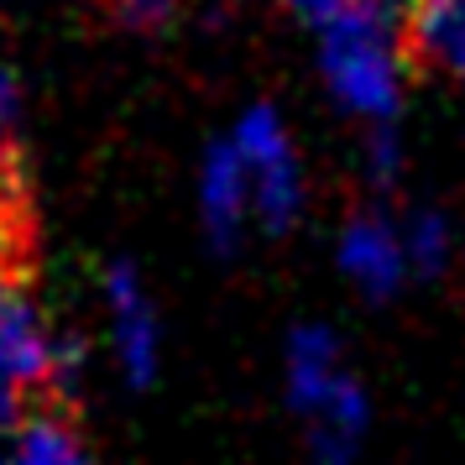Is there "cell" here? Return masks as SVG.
Here are the masks:
<instances>
[{
  "mask_svg": "<svg viewBox=\"0 0 465 465\" xmlns=\"http://www.w3.org/2000/svg\"><path fill=\"white\" fill-rule=\"evenodd\" d=\"M288 402L309 434V455L319 465H351L366 440V387L345 366L340 340L324 324H303L288 340Z\"/></svg>",
  "mask_w": 465,
  "mask_h": 465,
  "instance_id": "cell-1",
  "label": "cell"
},
{
  "mask_svg": "<svg viewBox=\"0 0 465 465\" xmlns=\"http://www.w3.org/2000/svg\"><path fill=\"white\" fill-rule=\"evenodd\" d=\"M402 58V22H392V0H356L324 26V68L356 110H392Z\"/></svg>",
  "mask_w": 465,
  "mask_h": 465,
  "instance_id": "cell-2",
  "label": "cell"
},
{
  "mask_svg": "<svg viewBox=\"0 0 465 465\" xmlns=\"http://www.w3.org/2000/svg\"><path fill=\"white\" fill-rule=\"evenodd\" d=\"M68 366L74 361L47 330L26 282H5L0 288V419L47 408L58 381L68 377Z\"/></svg>",
  "mask_w": 465,
  "mask_h": 465,
  "instance_id": "cell-3",
  "label": "cell"
},
{
  "mask_svg": "<svg viewBox=\"0 0 465 465\" xmlns=\"http://www.w3.org/2000/svg\"><path fill=\"white\" fill-rule=\"evenodd\" d=\"M231 147L241 152V168H246V183H252V204L262 210V220L272 231H282L298 210V173H293V157H288L277 115L272 110H252Z\"/></svg>",
  "mask_w": 465,
  "mask_h": 465,
  "instance_id": "cell-4",
  "label": "cell"
},
{
  "mask_svg": "<svg viewBox=\"0 0 465 465\" xmlns=\"http://www.w3.org/2000/svg\"><path fill=\"white\" fill-rule=\"evenodd\" d=\"M402 58L413 68L465 84V0H408Z\"/></svg>",
  "mask_w": 465,
  "mask_h": 465,
  "instance_id": "cell-5",
  "label": "cell"
},
{
  "mask_svg": "<svg viewBox=\"0 0 465 465\" xmlns=\"http://www.w3.org/2000/svg\"><path fill=\"white\" fill-rule=\"evenodd\" d=\"M0 465H94V455L64 413L32 408L0 419Z\"/></svg>",
  "mask_w": 465,
  "mask_h": 465,
  "instance_id": "cell-6",
  "label": "cell"
},
{
  "mask_svg": "<svg viewBox=\"0 0 465 465\" xmlns=\"http://www.w3.org/2000/svg\"><path fill=\"white\" fill-rule=\"evenodd\" d=\"M110 340H115L121 371L131 381H152V371H157V314H152L131 267L110 272Z\"/></svg>",
  "mask_w": 465,
  "mask_h": 465,
  "instance_id": "cell-7",
  "label": "cell"
},
{
  "mask_svg": "<svg viewBox=\"0 0 465 465\" xmlns=\"http://www.w3.org/2000/svg\"><path fill=\"white\" fill-rule=\"evenodd\" d=\"M340 267L345 277L366 288L371 298H387L402 282V267H408V246L398 241V231H387L381 220H356L345 241H340Z\"/></svg>",
  "mask_w": 465,
  "mask_h": 465,
  "instance_id": "cell-8",
  "label": "cell"
},
{
  "mask_svg": "<svg viewBox=\"0 0 465 465\" xmlns=\"http://www.w3.org/2000/svg\"><path fill=\"white\" fill-rule=\"evenodd\" d=\"M246 199H252V183H246V168H241V152L220 147L204 168V214H210V231L220 241H235Z\"/></svg>",
  "mask_w": 465,
  "mask_h": 465,
  "instance_id": "cell-9",
  "label": "cell"
},
{
  "mask_svg": "<svg viewBox=\"0 0 465 465\" xmlns=\"http://www.w3.org/2000/svg\"><path fill=\"white\" fill-rule=\"evenodd\" d=\"M351 5H356V0H351Z\"/></svg>",
  "mask_w": 465,
  "mask_h": 465,
  "instance_id": "cell-10",
  "label": "cell"
}]
</instances>
